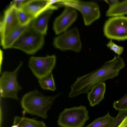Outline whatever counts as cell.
<instances>
[{
    "label": "cell",
    "mask_w": 127,
    "mask_h": 127,
    "mask_svg": "<svg viewBox=\"0 0 127 127\" xmlns=\"http://www.w3.org/2000/svg\"><path fill=\"white\" fill-rule=\"evenodd\" d=\"M125 64L122 58L115 56L112 59L105 62L96 70L78 77L71 86L69 98L87 93L95 85L118 76Z\"/></svg>",
    "instance_id": "1"
},
{
    "label": "cell",
    "mask_w": 127,
    "mask_h": 127,
    "mask_svg": "<svg viewBox=\"0 0 127 127\" xmlns=\"http://www.w3.org/2000/svg\"><path fill=\"white\" fill-rule=\"evenodd\" d=\"M61 94L60 93L54 95L46 96L36 89L23 96L21 101V105L27 113L46 119L47 111L55 99Z\"/></svg>",
    "instance_id": "2"
},
{
    "label": "cell",
    "mask_w": 127,
    "mask_h": 127,
    "mask_svg": "<svg viewBox=\"0 0 127 127\" xmlns=\"http://www.w3.org/2000/svg\"><path fill=\"white\" fill-rule=\"evenodd\" d=\"M31 22L11 48L20 49L29 54L35 53L42 48L44 42V35L34 29Z\"/></svg>",
    "instance_id": "3"
},
{
    "label": "cell",
    "mask_w": 127,
    "mask_h": 127,
    "mask_svg": "<svg viewBox=\"0 0 127 127\" xmlns=\"http://www.w3.org/2000/svg\"><path fill=\"white\" fill-rule=\"evenodd\" d=\"M88 114L84 105L65 108L60 114L57 123L60 127H82L89 119Z\"/></svg>",
    "instance_id": "4"
},
{
    "label": "cell",
    "mask_w": 127,
    "mask_h": 127,
    "mask_svg": "<svg viewBox=\"0 0 127 127\" xmlns=\"http://www.w3.org/2000/svg\"><path fill=\"white\" fill-rule=\"evenodd\" d=\"M57 7L69 6L79 11L82 14L85 24L90 25L100 17L99 6L93 1H84L77 0H61L56 3Z\"/></svg>",
    "instance_id": "5"
},
{
    "label": "cell",
    "mask_w": 127,
    "mask_h": 127,
    "mask_svg": "<svg viewBox=\"0 0 127 127\" xmlns=\"http://www.w3.org/2000/svg\"><path fill=\"white\" fill-rule=\"evenodd\" d=\"M23 63L21 62L12 71H4L0 78V97L18 100V92L22 89L17 80L18 72Z\"/></svg>",
    "instance_id": "6"
},
{
    "label": "cell",
    "mask_w": 127,
    "mask_h": 127,
    "mask_svg": "<svg viewBox=\"0 0 127 127\" xmlns=\"http://www.w3.org/2000/svg\"><path fill=\"white\" fill-rule=\"evenodd\" d=\"M104 34L110 39L118 41L127 39V17H113L105 22L103 28Z\"/></svg>",
    "instance_id": "7"
},
{
    "label": "cell",
    "mask_w": 127,
    "mask_h": 127,
    "mask_svg": "<svg viewBox=\"0 0 127 127\" xmlns=\"http://www.w3.org/2000/svg\"><path fill=\"white\" fill-rule=\"evenodd\" d=\"M53 44L55 47L62 51L71 50L76 52H80L82 44L78 29L73 28L56 37Z\"/></svg>",
    "instance_id": "8"
},
{
    "label": "cell",
    "mask_w": 127,
    "mask_h": 127,
    "mask_svg": "<svg viewBox=\"0 0 127 127\" xmlns=\"http://www.w3.org/2000/svg\"><path fill=\"white\" fill-rule=\"evenodd\" d=\"M56 61V56L54 55L43 57H32L29 60L28 66L38 79L52 72Z\"/></svg>",
    "instance_id": "9"
},
{
    "label": "cell",
    "mask_w": 127,
    "mask_h": 127,
    "mask_svg": "<svg viewBox=\"0 0 127 127\" xmlns=\"http://www.w3.org/2000/svg\"><path fill=\"white\" fill-rule=\"evenodd\" d=\"M65 7L63 12L56 18L53 23V29L57 35L66 32L77 17L75 9L69 6Z\"/></svg>",
    "instance_id": "10"
},
{
    "label": "cell",
    "mask_w": 127,
    "mask_h": 127,
    "mask_svg": "<svg viewBox=\"0 0 127 127\" xmlns=\"http://www.w3.org/2000/svg\"><path fill=\"white\" fill-rule=\"evenodd\" d=\"M19 25L17 8L14 6L10 5L5 11L3 19L0 22L1 40Z\"/></svg>",
    "instance_id": "11"
},
{
    "label": "cell",
    "mask_w": 127,
    "mask_h": 127,
    "mask_svg": "<svg viewBox=\"0 0 127 127\" xmlns=\"http://www.w3.org/2000/svg\"><path fill=\"white\" fill-rule=\"evenodd\" d=\"M20 8L34 18L44 11L57 9L58 7L51 4L49 0H26Z\"/></svg>",
    "instance_id": "12"
},
{
    "label": "cell",
    "mask_w": 127,
    "mask_h": 127,
    "mask_svg": "<svg viewBox=\"0 0 127 127\" xmlns=\"http://www.w3.org/2000/svg\"><path fill=\"white\" fill-rule=\"evenodd\" d=\"M106 89L105 83L101 82L95 85L87 93V98L91 106L98 104L104 98Z\"/></svg>",
    "instance_id": "13"
},
{
    "label": "cell",
    "mask_w": 127,
    "mask_h": 127,
    "mask_svg": "<svg viewBox=\"0 0 127 127\" xmlns=\"http://www.w3.org/2000/svg\"><path fill=\"white\" fill-rule=\"evenodd\" d=\"M53 13L52 10H48L42 13L33 19L31 22L32 27L43 34L47 32L48 20Z\"/></svg>",
    "instance_id": "14"
},
{
    "label": "cell",
    "mask_w": 127,
    "mask_h": 127,
    "mask_svg": "<svg viewBox=\"0 0 127 127\" xmlns=\"http://www.w3.org/2000/svg\"><path fill=\"white\" fill-rule=\"evenodd\" d=\"M29 24L25 26L19 25L1 40V44L3 48L4 49L11 48L14 43L27 29Z\"/></svg>",
    "instance_id": "15"
},
{
    "label": "cell",
    "mask_w": 127,
    "mask_h": 127,
    "mask_svg": "<svg viewBox=\"0 0 127 127\" xmlns=\"http://www.w3.org/2000/svg\"><path fill=\"white\" fill-rule=\"evenodd\" d=\"M13 125H16L17 127H47L42 121L19 116L14 118Z\"/></svg>",
    "instance_id": "16"
},
{
    "label": "cell",
    "mask_w": 127,
    "mask_h": 127,
    "mask_svg": "<svg viewBox=\"0 0 127 127\" xmlns=\"http://www.w3.org/2000/svg\"><path fill=\"white\" fill-rule=\"evenodd\" d=\"M114 120L115 118L108 112L104 116L95 119L85 127H112Z\"/></svg>",
    "instance_id": "17"
},
{
    "label": "cell",
    "mask_w": 127,
    "mask_h": 127,
    "mask_svg": "<svg viewBox=\"0 0 127 127\" xmlns=\"http://www.w3.org/2000/svg\"><path fill=\"white\" fill-rule=\"evenodd\" d=\"M127 14V0L119 2L117 4L109 7L107 11V16H116Z\"/></svg>",
    "instance_id": "18"
},
{
    "label": "cell",
    "mask_w": 127,
    "mask_h": 127,
    "mask_svg": "<svg viewBox=\"0 0 127 127\" xmlns=\"http://www.w3.org/2000/svg\"><path fill=\"white\" fill-rule=\"evenodd\" d=\"M38 81L42 89L52 91L56 90V86L52 72L38 79Z\"/></svg>",
    "instance_id": "19"
},
{
    "label": "cell",
    "mask_w": 127,
    "mask_h": 127,
    "mask_svg": "<svg viewBox=\"0 0 127 127\" xmlns=\"http://www.w3.org/2000/svg\"><path fill=\"white\" fill-rule=\"evenodd\" d=\"M17 14L19 25L22 26L29 24L34 19L21 8L17 9Z\"/></svg>",
    "instance_id": "20"
},
{
    "label": "cell",
    "mask_w": 127,
    "mask_h": 127,
    "mask_svg": "<svg viewBox=\"0 0 127 127\" xmlns=\"http://www.w3.org/2000/svg\"><path fill=\"white\" fill-rule=\"evenodd\" d=\"M113 107L118 110H127V94L120 99L115 101Z\"/></svg>",
    "instance_id": "21"
},
{
    "label": "cell",
    "mask_w": 127,
    "mask_h": 127,
    "mask_svg": "<svg viewBox=\"0 0 127 127\" xmlns=\"http://www.w3.org/2000/svg\"><path fill=\"white\" fill-rule=\"evenodd\" d=\"M127 116V110H119L115 120L112 127H118Z\"/></svg>",
    "instance_id": "22"
},
{
    "label": "cell",
    "mask_w": 127,
    "mask_h": 127,
    "mask_svg": "<svg viewBox=\"0 0 127 127\" xmlns=\"http://www.w3.org/2000/svg\"><path fill=\"white\" fill-rule=\"evenodd\" d=\"M107 46L115 53L119 56L122 53L124 48L123 47L118 46L110 40L107 44Z\"/></svg>",
    "instance_id": "23"
},
{
    "label": "cell",
    "mask_w": 127,
    "mask_h": 127,
    "mask_svg": "<svg viewBox=\"0 0 127 127\" xmlns=\"http://www.w3.org/2000/svg\"><path fill=\"white\" fill-rule=\"evenodd\" d=\"M26 0H15L11 2L10 5L15 7L17 9L20 8L22 4Z\"/></svg>",
    "instance_id": "24"
},
{
    "label": "cell",
    "mask_w": 127,
    "mask_h": 127,
    "mask_svg": "<svg viewBox=\"0 0 127 127\" xmlns=\"http://www.w3.org/2000/svg\"><path fill=\"white\" fill-rule=\"evenodd\" d=\"M105 1L109 5V7L116 5L119 2L118 0H109Z\"/></svg>",
    "instance_id": "25"
},
{
    "label": "cell",
    "mask_w": 127,
    "mask_h": 127,
    "mask_svg": "<svg viewBox=\"0 0 127 127\" xmlns=\"http://www.w3.org/2000/svg\"><path fill=\"white\" fill-rule=\"evenodd\" d=\"M118 127H127V116Z\"/></svg>",
    "instance_id": "26"
},
{
    "label": "cell",
    "mask_w": 127,
    "mask_h": 127,
    "mask_svg": "<svg viewBox=\"0 0 127 127\" xmlns=\"http://www.w3.org/2000/svg\"><path fill=\"white\" fill-rule=\"evenodd\" d=\"M10 127H17V126L15 125H13V126H12Z\"/></svg>",
    "instance_id": "27"
}]
</instances>
